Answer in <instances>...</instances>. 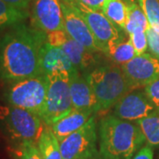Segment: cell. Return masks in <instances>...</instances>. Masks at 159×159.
Returning <instances> with one entry per match:
<instances>
[{
    "label": "cell",
    "mask_w": 159,
    "mask_h": 159,
    "mask_svg": "<svg viewBox=\"0 0 159 159\" xmlns=\"http://www.w3.org/2000/svg\"><path fill=\"white\" fill-rule=\"evenodd\" d=\"M47 41L43 31L20 23L0 36V80L14 82L41 75L40 50Z\"/></svg>",
    "instance_id": "6da1fadb"
},
{
    "label": "cell",
    "mask_w": 159,
    "mask_h": 159,
    "mask_svg": "<svg viewBox=\"0 0 159 159\" xmlns=\"http://www.w3.org/2000/svg\"><path fill=\"white\" fill-rule=\"evenodd\" d=\"M98 135V154L104 159H131L146 142L137 123L115 115H107L101 119Z\"/></svg>",
    "instance_id": "7a4b0ae2"
},
{
    "label": "cell",
    "mask_w": 159,
    "mask_h": 159,
    "mask_svg": "<svg viewBox=\"0 0 159 159\" xmlns=\"http://www.w3.org/2000/svg\"><path fill=\"white\" fill-rule=\"evenodd\" d=\"M97 102V112L105 111L127 93L134 90L120 66L105 65L96 67L85 76Z\"/></svg>",
    "instance_id": "3957f363"
},
{
    "label": "cell",
    "mask_w": 159,
    "mask_h": 159,
    "mask_svg": "<svg viewBox=\"0 0 159 159\" xmlns=\"http://www.w3.org/2000/svg\"><path fill=\"white\" fill-rule=\"evenodd\" d=\"M0 122L8 135L20 144H37L45 124L38 115L11 105L0 106Z\"/></svg>",
    "instance_id": "277c9868"
},
{
    "label": "cell",
    "mask_w": 159,
    "mask_h": 159,
    "mask_svg": "<svg viewBox=\"0 0 159 159\" xmlns=\"http://www.w3.org/2000/svg\"><path fill=\"white\" fill-rule=\"evenodd\" d=\"M47 87V75L41 74L11 82L4 96L9 105L27 110L41 118L45 104Z\"/></svg>",
    "instance_id": "5b68a950"
},
{
    "label": "cell",
    "mask_w": 159,
    "mask_h": 159,
    "mask_svg": "<svg viewBox=\"0 0 159 159\" xmlns=\"http://www.w3.org/2000/svg\"><path fill=\"white\" fill-rule=\"evenodd\" d=\"M82 18L102 48V53L108 56L110 51L124 41L122 30L117 28L102 11L95 10L81 0H61Z\"/></svg>",
    "instance_id": "8992f818"
},
{
    "label": "cell",
    "mask_w": 159,
    "mask_h": 159,
    "mask_svg": "<svg viewBox=\"0 0 159 159\" xmlns=\"http://www.w3.org/2000/svg\"><path fill=\"white\" fill-rule=\"evenodd\" d=\"M47 78L48 87L45 104L41 119L46 125L51 126L74 107L70 94L68 72H54L48 74Z\"/></svg>",
    "instance_id": "52a82bcc"
},
{
    "label": "cell",
    "mask_w": 159,
    "mask_h": 159,
    "mask_svg": "<svg viewBox=\"0 0 159 159\" xmlns=\"http://www.w3.org/2000/svg\"><path fill=\"white\" fill-rule=\"evenodd\" d=\"M97 120L93 115L79 130L59 142L62 159H94L97 156Z\"/></svg>",
    "instance_id": "ba28073f"
},
{
    "label": "cell",
    "mask_w": 159,
    "mask_h": 159,
    "mask_svg": "<svg viewBox=\"0 0 159 159\" xmlns=\"http://www.w3.org/2000/svg\"><path fill=\"white\" fill-rule=\"evenodd\" d=\"M30 22L32 27L47 34L64 31L61 0H33Z\"/></svg>",
    "instance_id": "9c48e42d"
},
{
    "label": "cell",
    "mask_w": 159,
    "mask_h": 159,
    "mask_svg": "<svg viewBox=\"0 0 159 159\" xmlns=\"http://www.w3.org/2000/svg\"><path fill=\"white\" fill-rule=\"evenodd\" d=\"M120 67L134 89L145 88L159 79V59L150 53L137 55Z\"/></svg>",
    "instance_id": "30bf717a"
},
{
    "label": "cell",
    "mask_w": 159,
    "mask_h": 159,
    "mask_svg": "<svg viewBox=\"0 0 159 159\" xmlns=\"http://www.w3.org/2000/svg\"><path fill=\"white\" fill-rule=\"evenodd\" d=\"M156 111L145 91L133 90L127 93L114 105V114L119 119L137 121Z\"/></svg>",
    "instance_id": "8fae6325"
},
{
    "label": "cell",
    "mask_w": 159,
    "mask_h": 159,
    "mask_svg": "<svg viewBox=\"0 0 159 159\" xmlns=\"http://www.w3.org/2000/svg\"><path fill=\"white\" fill-rule=\"evenodd\" d=\"M61 7L66 32L87 50L93 53H102L101 46L97 42L85 20L63 1H61Z\"/></svg>",
    "instance_id": "7c38bea8"
},
{
    "label": "cell",
    "mask_w": 159,
    "mask_h": 159,
    "mask_svg": "<svg viewBox=\"0 0 159 159\" xmlns=\"http://www.w3.org/2000/svg\"><path fill=\"white\" fill-rule=\"evenodd\" d=\"M47 42L60 48L78 70H84L95 63L96 58L94 53L73 39L66 30L48 34Z\"/></svg>",
    "instance_id": "4fadbf2b"
},
{
    "label": "cell",
    "mask_w": 159,
    "mask_h": 159,
    "mask_svg": "<svg viewBox=\"0 0 159 159\" xmlns=\"http://www.w3.org/2000/svg\"><path fill=\"white\" fill-rule=\"evenodd\" d=\"M70 94L74 109L91 110L97 113V102L90 86L85 77L75 69L69 73Z\"/></svg>",
    "instance_id": "5bb4252c"
},
{
    "label": "cell",
    "mask_w": 159,
    "mask_h": 159,
    "mask_svg": "<svg viewBox=\"0 0 159 159\" xmlns=\"http://www.w3.org/2000/svg\"><path fill=\"white\" fill-rule=\"evenodd\" d=\"M39 66L42 74L45 75L57 71L71 73L77 69L68 56L60 48L51 44L47 41L40 50Z\"/></svg>",
    "instance_id": "9a60e30c"
},
{
    "label": "cell",
    "mask_w": 159,
    "mask_h": 159,
    "mask_svg": "<svg viewBox=\"0 0 159 159\" xmlns=\"http://www.w3.org/2000/svg\"><path fill=\"white\" fill-rule=\"evenodd\" d=\"M95 114V111L91 110L73 109L52 124L51 128L57 141L61 142L71 134L82 127Z\"/></svg>",
    "instance_id": "2e32d148"
},
{
    "label": "cell",
    "mask_w": 159,
    "mask_h": 159,
    "mask_svg": "<svg viewBox=\"0 0 159 159\" xmlns=\"http://www.w3.org/2000/svg\"><path fill=\"white\" fill-rule=\"evenodd\" d=\"M36 145L42 159H62L59 142L51 126L45 125Z\"/></svg>",
    "instance_id": "e0dca14e"
},
{
    "label": "cell",
    "mask_w": 159,
    "mask_h": 159,
    "mask_svg": "<svg viewBox=\"0 0 159 159\" xmlns=\"http://www.w3.org/2000/svg\"><path fill=\"white\" fill-rule=\"evenodd\" d=\"M29 17L30 13L28 10L18 8L0 0V30L23 23Z\"/></svg>",
    "instance_id": "ac0fdd59"
},
{
    "label": "cell",
    "mask_w": 159,
    "mask_h": 159,
    "mask_svg": "<svg viewBox=\"0 0 159 159\" xmlns=\"http://www.w3.org/2000/svg\"><path fill=\"white\" fill-rule=\"evenodd\" d=\"M102 12L121 30L125 29L127 20V5L124 0H107L101 9Z\"/></svg>",
    "instance_id": "d6986e66"
},
{
    "label": "cell",
    "mask_w": 159,
    "mask_h": 159,
    "mask_svg": "<svg viewBox=\"0 0 159 159\" xmlns=\"http://www.w3.org/2000/svg\"><path fill=\"white\" fill-rule=\"evenodd\" d=\"M142 129L148 146L151 148L159 147V111H154L143 119L136 121Z\"/></svg>",
    "instance_id": "ffe728a7"
},
{
    "label": "cell",
    "mask_w": 159,
    "mask_h": 159,
    "mask_svg": "<svg viewBox=\"0 0 159 159\" xmlns=\"http://www.w3.org/2000/svg\"><path fill=\"white\" fill-rule=\"evenodd\" d=\"M125 3L128 10L125 32L129 34L138 29L147 30L149 24L140 3H136L134 1H128Z\"/></svg>",
    "instance_id": "44dd1931"
},
{
    "label": "cell",
    "mask_w": 159,
    "mask_h": 159,
    "mask_svg": "<svg viewBox=\"0 0 159 159\" xmlns=\"http://www.w3.org/2000/svg\"><path fill=\"white\" fill-rule=\"evenodd\" d=\"M137 56L136 51L129 39L123 41L118 45H116L110 51L108 57H110L117 65L122 66L129 62L131 59Z\"/></svg>",
    "instance_id": "7402d4cb"
},
{
    "label": "cell",
    "mask_w": 159,
    "mask_h": 159,
    "mask_svg": "<svg viewBox=\"0 0 159 159\" xmlns=\"http://www.w3.org/2000/svg\"><path fill=\"white\" fill-rule=\"evenodd\" d=\"M148 24L159 31V0H139Z\"/></svg>",
    "instance_id": "603a6c76"
},
{
    "label": "cell",
    "mask_w": 159,
    "mask_h": 159,
    "mask_svg": "<svg viewBox=\"0 0 159 159\" xmlns=\"http://www.w3.org/2000/svg\"><path fill=\"white\" fill-rule=\"evenodd\" d=\"M128 35H129V40L136 51L137 55L146 53V51L148 49V37H147L146 30L138 29Z\"/></svg>",
    "instance_id": "cb8c5ba5"
},
{
    "label": "cell",
    "mask_w": 159,
    "mask_h": 159,
    "mask_svg": "<svg viewBox=\"0 0 159 159\" xmlns=\"http://www.w3.org/2000/svg\"><path fill=\"white\" fill-rule=\"evenodd\" d=\"M18 159H42L37 145L34 143H22L15 151Z\"/></svg>",
    "instance_id": "d4e9b609"
},
{
    "label": "cell",
    "mask_w": 159,
    "mask_h": 159,
    "mask_svg": "<svg viewBox=\"0 0 159 159\" xmlns=\"http://www.w3.org/2000/svg\"><path fill=\"white\" fill-rule=\"evenodd\" d=\"M150 54L159 59V31L148 26L146 30Z\"/></svg>",
    "instance_id": "484cf974"
},
{
    "label": "cell",
    "mask_w": 159,
    "mask_h": 159,
    "mask_svg": "<svg viewBox=\"0 0 159 159\" xmlns=\"http://www.w3.org/2000/svg\"><path fill=\"white\" fill-rule=\"evenodd\" d=\"M144 91L154 104L156 110L159 111V79L146 86Z\"/></svg>",
    "instance_id": "4316f807"
},
{
    "label": "cell",
    "mask_w": 159,
    "mask_h": 159,
    "mask_svg": "<svg viewBox=\"0 0 159 159\" xmlns=\"http://www.w3.org/2000/svg\"><path fill=\"white\" fill-rule=\"evenodd\" d=\"M133 159H153V150L149 146L142 148Z\"/></svg>",
    "instance_id": "83f0119b"
},
{
    "label": "cell",
    "mask_w": 159,
    "mask_h": 159,
    "mask_svg": "<svg viewBox=\"0 0 159 159\" xmlns=\"http://www.w3.org/2000/svg\"><path fill=\"white\" fill-rule=\"evenodd\" d=\"M3 1H5L11 6L18 7V8L28 10L29 5L31 4V2L33 0H3Z\"/></svg>",
    "instance_id": "f1b7e54d"
},
{
    "label": "cell",
    "mask_w": 159,
    "mask_h": 159,
    "mask_svg": "<svg viewBox=\"0 0 159 159\" xmlns=\"http://www.w3.org/2000/svg\"><path fill=\"white\" fill-rule=\"evenodd\" d=\"M85 5L89 6L90 8H93L95 10H100L102 9L103 4L107 1V0H81Z\"/></svg>",
    "instance_id": "f546056e"
},
{
    "label": "cell",
    "mask_w": 159,
    "mask_h": 159,
    "mask_svg": "<svg viewBox=\"0 0 159 159\" xmlns=\"http://www.w3.org/2000/svg\"><path fill=\"white\" fill-rule=\"evenodd\" d=\"M94 159H104V158H102V157H101V156H100L99 154H97V156Z\"/></svg>",
    "instance_id": "4dcf8cb0"
}]
</instances>
